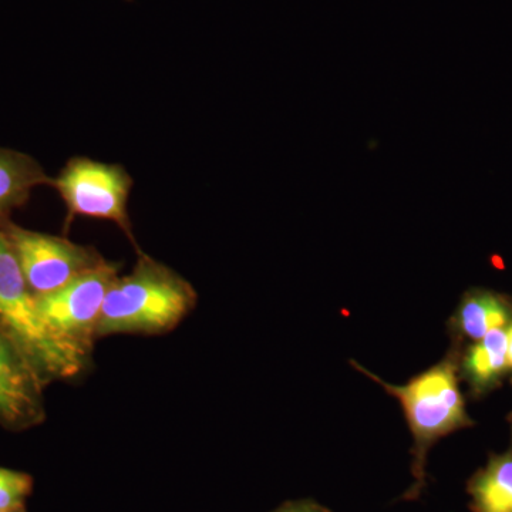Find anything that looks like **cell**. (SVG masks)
Returning <instances> with one entry per match:
<instances>
[{"label": "cell", "mask_w": 512, "mask_h": 512, "mask_svg": "<svg viewBox=\"0 0 512 512\" xmlns=\"http://www.w3.org/2000/svg\"><path fill=\"white\" fill-rule=\"evenodd\" d=\"M40 185H52V178L35 158L0 147V227L10 214L25 205Z\"/></svg>", "instance_id": "8fae6325"}, {"label": "cell", "mask_w": 512, "mask_h": 512, "mask_svg": "<svg viewBox=\"0 0 512 512\" xmlns=\"http://www.w3.org/2000/svg\"><path fill=\"white\" fill-rule=\"evenodd\" d=\"M458 375L467 384L468 396L481 400L503 386L511 375L507 359V328L495 329L483 339L461 349Z\"/></svg>", "instance_id": "9c48e42d"}, {"label": "cell", "mask_w": 512, "mask_h": 512, "mask_svg": "<svg viewBox=\"0 0 512 512\" xmlns=\"http://www.w3.org/2000/svg\"><path fill=\"white\" fill-rule=\"evenodd\" d=\"M33 490V478L22 471L0 467V512L25 508Z\"/></svg>", "instance_id": "7c38bea8"}, {"label": "cell", "mask_w": 512, "mask_h": 512, "mask_svg": "<svg viewBox=\"0 0 512 512\" xmlns=\"http://www.w3.org/2000/svg\"><path fill=\"white\" fill-rule=\"evenodd\" d=\"M197 299L184 276L138 251L133 271L117 276L107 292L97 339L171 332L194 311Z\"/></svg>", "instance_id": "7a4b0ae2"}, {"label": "cell", "mask_w": 512, "mask_h": 512, "mask_svg": "<svg viewBox=\"0 0 512 512\" xmlns=\"http://www.w3.org/2000/svg\"><path fill=\"white\" fill-rule=\"evenodd\" d=\"M52 185L66 205L69 220L86 217L114 222L136 244L128 215L133 178L123 165L74 157L52 180Z\"/></svg>", "instance_id": "5b68a950"}, {"label": "cell", "mask_w": 512, "mask_h": 512, "mask_svg": "<svg viewBox=\"0 0 512 512\" xmlns=\"http://www.w3.org/2000/svg\"><path fill=\"white\" fill-rule=\"evenodd\" d=\"M507 359L512 373V322L507 326Z\"/></svg>", "instance_id": "5bb4252c"}, {"label": "cell", "mask_w": 512, "mask_h": 512, "mask_svg": "<svg viewBox=\"0 0 512 512\" xmlns=\"http://www.w3.org/2000/svg\"><path fill=\"white\" fill-rule=\"evenodd\" d=\"M460 353V348L450 345L446 356L439 363L399 386L384 382L356 360H350V365L379 383L402 406L413 436L410 454L414 478L412 487L403 494L402 500L416 501L423 494L427 483L426 464L430 448L443 437L476 426V421L467 412L466 396L460 387Z\"/></svg>", "instance_id": "6da1fadb"}, {"label": "cell", "mask_w": 512, "mask_h": 512, "mask_svg": "<svg viewBox=\"0 0 512 512\" xmlns=\"http://www.w3.org/2000/svg\"><path fill=\"white\" fill-rule=\"evenodd\" d=\"M272 512H332L313 500L286 501Z\"/></svg>", "instance_id": "4fadbf2b"}, {"label": "cell", "mask_w": 512, "mask_h": 512, "mask_svg": "<svg viewBox=\"0 0 512 512\" xmlns=\"http://www.w3.org/2000/svg\"><path fill=\"white\" fill-rule=\"evenodd\" d=\"M5 512H26L25 508H18V510L5 511Z\"/></svg>", "instance_id": "9a60e30c"}, {"label": "cell", "mask_w": 512, "mask_h": 512, "mask_svg": "<svg viewBox=\"0 0 512 512\" xmlns=\"http://www.w3.org/2000/svg\"><path fill=\"white\" fill-rule=\"evenodd\" d=\"M0 330L9 336L49 386L80 376L89 365L47 328L36 296L26 284L8 239L0 229Z\"/></svg>", "instance_id": "3957f363"}, {"label": "cell", "mask_w": 512, "mask_h": 512, "mask_svg": "<svg viewBox=\"0 0 512 512\" xmlns=\"http://www.w3.org/2000/svg\"><path fill=\"white\" fill-rule=\"evenodd\" d=\"M510 382H511V386H512V376H511V380H510Z\"/></svg>", "instance_id": "2e32d148"}, {"label": "cell", "mask_w": 512, "mask_h": 512, "mask_svg": "<svg viewBox=\"0 0 512 512\" xmlns=\"http://www.w3.org/2000/svg\"><path fill=\"white\" fill-rule=\"evenodd\" d=\"M511 322V295L474 286L461 296L456 311L448 319L447 333L451 345L463 349L495 329L507 328Z\"/></svg>", "instance_id": "ba28073f"}, {"label": "cell", "mask_w": 512, "mask_h": 512, "mask_svg": "<svg viewBox=\"0 0 512 512\" xmlns=\"http://www.w3.org/2000/svg\"><path fill=\"white\" fill-rule=\"evenodd\" d=\"M119 275V264L104 261L62 288L36 296L37 309L47 328L64 346L89 362L104 299Z\"/></svg>", "instance_id": "277c9868"}, {"label": "cell", "mask_w": 512, "mask_h": 512, "mask_svg": "<svg viewBox=\"0 0 512 512\" xmlns=\"http://www.w3.org/2000/svg\"><path fill=\"white\" fill-rule=\"evenodd\" d=\"M510 446L503 453H490L487 464L467 481L471 512H512V413Z\"/></svg>", "instance_id": "30bf717a"}, {"label": "cell", "mask_w": 512, "mask_h": 512, "mask_svg": "<svg viewBox=\"0 0 512 512\" xmlns=\"http://www.w3.org/2000/svg\"><path fill=\"white\" fill-rule=\"evenodd\" d=\"M0 229L35 296L56 291L106 261L94 248L45 232L30 231L10 220Z\"/></svg>", "instance_id": "8992f818"}, {"label": "cell", "mask_w": 512, "mask_h": 512, "mask_svg": "<svg viewBox=\"0 0 512 512\" xmlns=\"http://www.w3.org/2000/svg\"><path fill=\"white\" fill-rule=\"evenodd\" d=\"M46 387L35 367L0 330V424L20 431L43 423Z\"/></svg>", "instance_id": "52a82bcc"}]
</instances>
